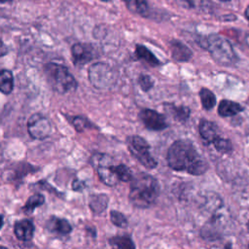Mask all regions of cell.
<instances>
[{
    "mask_svg": "<svg viewBox=\"0 0 249 249\" xmlns=\"http://www.w3.org/2000/svg\"><path fill=\"white\" fill-rule=\"evenodd\" d=\"M167 162L172 169L192 175H201L208 168L207 162L188 140H177L169 147Z\"/></svg>",
    "mask_w": 249,
    "mask_h": 249,
    "instance_id": "1",
    "label": "cell"
},
{
    "mask_svg": "<svg viewBox=\"0 0 249 249\" xmlns=\"http://www.w3.org/2000/svg\"><path fill=\"white\" fill-rule=\"evenodd\" d=\"M159 194L160 185L153 176L140 173L132 178L128 197L135 207H150L157 200Z\"/></svg>",
    "mask_w": 249,
    "mask_h": 249,
    "instance_id": "2",
    "label": "cell"
},
{
    "mask_svg": "<svg viewBox=\"0 0 249 249\" xmlns=\"http://www.w3.org/2000/svg\"><path fill=\"white\" fill-rule=\"evenodd\" d=\"M91 164L96 170L100 180L107 186H116L120 181L132 180L130 169L124 164H114L113 159L104 154H95L91 157Z\"/></svg>",
    "mask_w": 249,
    "mask_h": 249,
    "instance_id": "3",
    "label": "cell"
},
{
    "mask_svg": "<svg viewBox=\"0 0 249 249\" xmlns=\"http://www.w3.org/2000/svg\"><path fill=\"white\" fill-rule=\"evenodd\" d=\"M199 44L207 50L212 57L219 63L231 65L236 62L237 56L231 44L217 34H210L199 39Z\"/></svg>",
    "mask_w": 249,
    "mask_h": 249,
    "instance_id": "4",
    "label": "cell"
},
{
    "mask_svg": "<svg viewBox=\"0 0 249 249\" xmlns=\"http://www.w3.org/2000/svg\"><path fill=\"white\" fill-rule=\"evenodd\" d=\"M45 74L52 89L58 93H67L77 88V81L63 65L48 63L45 66Z\"/></svg>",
    "mask_w": 249,
    "mask_h": 249,
    "instance_id": "5",
    "label": "cell"
},
{
    "mask_svg": "<svg viewBox=\"0 0 249 249\" xmlns=\"http://www.w3.org/2000/svg\"><path fill=\"white\" fill-rule=\"evenodd\" d=\"M89 80L90 84L98 89H107L116 82V74L113 68L103 62H96L89 66Z\"/></svg>",
    "mask_w": 249,
    "mask_h": 249,
    "instance_id": "6",
    "label": "cell"
},
{
    "mask_svg": "<svg viewBox=\"0 0 249 249\" xmlns=\"http://www.w3.org/2000/svg\"><path fill=\"white\" fill-rule=\"evenodd\" d=\"M127 146L131 155L146 168L153 169L157 166V160L150 153V146L147 141L138 136L132 135L127 138Z\"/></svg>",
    "mask_w": 249,
    "mask_h": 249,
    "instance_id": "7",
    "label": "cell"
},
{
    "mask_svg": "<svg viewBox=\"0 0 249 249\" xmlns=\"http://www.w3.org/2000/svg\"><path fill=\"white\" fill-rule=\"evenodd\" d=\"M27 130L33 139L43 140L50 136L52 124L48 118L41 114L32 115L27 121Z\"/></svg>",
    "mask_w": 249,
    "mask_h": 249,
    "instance_id": "8",
    "label": "cell"
},
{
    "mask_svg": "<svg viewBox=\"0 0 249 249\" xmlns=\"http://www.w3.org/2000/svg\"><path fill=\"white\" fill-rule=\"evenodd\" d=\"M73 62L76 65H84L97 56L95 48L90 44L76 43L71 48Z\"/></svg>",
    "mask_w": 249,
    "mask_h": 249,
    "instance_id": "9",
    "label": "cell"
},
{
    "mask_svg": "<svg viewBox=\"0 0 249 249\" xmlns=\"http://www.w3.org/2000/svg\"><path fill=\"white\" fill-rule=\"evenodd\" d=\"M139 117L143 122L144 125L151 130H162L168 125L165 118L161 114L152 109L141 110L139 113Z\"/></svg>",
    "mask_w": 249,
    "mask_h": 249,
    "instance_id": "10",
    "label": "cell"
},
{
    "mask_svg": "<svg viewBox=\"0 0 249 249\" xmlns=\"http://www.w3.org/2000/svg\"><path fill=\"white\" fill-rule=\"evenodd\" d=\"M14 231L18 239L21 241H29L34 234V226L29 220H20L15 224Z\"/></svg>",
    "mask_w": 249,
    "mask_h": 249,
    "instance_id": "11",
    "label": "cell"
},
{
    "mask_svg": "<svg viewBox=\"0 0 249 249\" xmlns=\"http://www.w3.org/2000/svg\"><path fill=\"white\" fill-rule=\"evenodd\" d=\"M170 50L172 57L179 62L188 61L192 57V51L182 42L178 40H173L170 42Z\"/></svg>",
    "mask_w": 249,
    "mask_h": 249,
    "instance_id": "12",
    "label": "cell"
},
{
    "mask_svg": "<svg viewBox=\"0 0 249 249\" xmlns=\"http://www.w3.org/2000/svg\"><path fill=\"white\" fill-rule=\"evenodd\" d=\"M47 226L52 232H55L59 235H66L72 231V228L67 220L57 217H51L47 223Z\"/></svg>",
    "mask_w": 249,
    "mask_h": 249,
    "instance_id": "13",
    "label": "cell"
},
{
    "mask_svg": "<svg viewBox=\"0 0 249 249\" xmlns=\"http://www.w3.org/2000/svg\"><path fill=\"white\" fill-rule=\"evenodd\" d=\"M243 110L242 106L234 101L223 99L218 106V114L221 117H232Z\"/></svg>",
    "mask_w": 249,
    "mask_h": 249,
    "instance_id": "14",
    "label": "cell"
},
{
    "mask_svg": "<svg viewBox=\"0 0 249 249\" xmlns=\"http://www.w3.org/2000/svg\"><path fill=\"white\" fill-rule=\"evenodd\" d=\"M199 133L200 136L207 142H213L218 135V128L216 124L207 120H200L199 122Z\"/></svg>",
    "mask_w": 249,
    "mask_h": 249,
    "instance_id": "15",
    "label": "cell"
},
{
    "mask_svg": "<svg viewBox=\"0 0 249 249\" xmlns=\"http://www.w3.org/2000/svg\"><path fill=\"white\" fill-rule=\"evenodd\" d=\"M127 9L141 17L148 18L150 15V8L147 0H123Z\"/></svg>",
    "mask_w": 249,
    "mask_h": 249,
    "instance_id": "16",
    "label": "cell"
},
{
    "mask_svg": "<svg viewBox=\"0 0 249 249\" xmlns=\"http://www.w3.org/2000/svg\"><path fill=\"white\" fill-rule=\"evenodd\" d=\"M14 89V76L10 70H0V91L5 94L12 92Z\"/></svg>",
    "mask_w": 249,
    "mask_h": 249,
    "instance_id": "17",
    "label": "cell"
},
{
    "mask_svg": "<svg viewBox=\"0 0 249 249\" xmlns=\"http://www.w3.org/2000/svg\"><path fill=\"white\" fill-rule=\"evenodd\" d=\"M135 53H136V55L139 59L145 61L146 63H148L152 66H157V65L160 64L159 59L154 55V53L143 45H137L136 46Z\"/></svg>",
    "mask_w": 249,
    "mask_h": 249,
    "instance_id": "18",
    "label": "cell"
},
{
    "mask_svg": "<svg viewBox=\"0 0 249 249\" xmlns=\"http://www.w3.org/2000/svg\"><path fill=\"white\" fill-rule=\"evenodd\" d=\"M108 204V196L104 194L92 195L89 197V207L94 213H101L106 209Z\"/></svg>",
    "mask_w": 249,
    "mask_h": 249,
    "instance_id": "19",
    "label": "cell"
},
{
    "mask_svg": "<svg viewBox=\"0 0 249 249\" xmlns=\"http://www.w3.org/2000/svg\"><path fill=\"white\" fill-rule=\"evenodd\" d=\"M199 97L201 101V105L204 109L209 110L212 109L216 105V97L215 94L208 89L202 88L199 91Z\"/></svg>",
    "mask_w": 249,
    "mask_h": 249,
    "instance_id": "20",
    "label": "cell"
},
{
    "mask_svg": "<svg viewBox=\"0 0 249 249\" xmlns=\"http://www.w3.org/2000/svg\"><path fill=\"white\" fill-rule=\"evenodd\" d=\"M45 202V196L41 194L32 195L26 201L25 205L23 206V210L25 213H32L35 208L41 206Z\"/></svg>",
    "mask_w": 249,
    "mask_h": 249,
    "instance_id": "21",
    "label": "cell"
},
{
    "mask_svg": "<svg viewBox=\"0 0 249 249\" xmlns=\"http://www.w3.org/2000/svg\"><path fill=\"white\" fill-rule=\"evenodd\" d=\"M109 243L111 246L115 248H122V249H133L135 248L134 243L128 236H115L110 238Z\"/></svg>",
    "mask_w": 249,
    "mask_h": 249,
    "instance_id": "22",
    "label": "cell"
},
{
    "mask_svg": "<svg viewBox=\"0 0 249 249\" xmlns=\"http://www.w3.org/2000/svg\"><path fill=\"white\" fill-rule=\"evenodd\" d=\"M212 143H213L214 147L216 148V150L221 153H228V152L231 151V148H232L231 143L229 139L222 138L220 136H218Z\"/></svg>",
    "mask_w": 249,
    "mask_h": 249,
    "instance_id": "23",
    "label": "cell"
},
{
    "mask_svg": "<svg viewBox=\"0 0 249 249\" xmlns=\"http://www.w3.org/2000/svg\"><path fill=\"white\" fill-rule=\"evenodd\" d=\"M110 217H111V222L115 226L119 228H125L127 226V220L125 219L124 214H122L121 212L117 210H112L110 212Z\"/></svg>",
    "mask_w": 249,
    "mask_h": 249,
    "instance_id": "24",
    "label": "cell"
},
{
    "mask_svg": "<svg viewBox=\"0 0 249 249\" xmlns=\"http://www.w3.org/2000/svg\"><path fill=\"white\" fill-rule=\"evenodd\" d=\"M73 125L77 131H84L86 128L90 127V123L86 118L77 116L73 119Z\"/></svg>",
    "mask_w": 249,
    "mask_h": 249,
    "instance_id": "25",
    "label": "cell"
},
{
    "mask_svg": "<svg viewBox=\"0 0 249 249\" xmlns=\"http://www.w3.org/2000/svg\"><path fill=\"white\" fill-rule=\"evenodd\" d=\"M138 84L140 86V88L142 89V90L144 91H148L149 89H151L153 88L154 82L152 80V78L148 75H140L138 78Z\"/></svg>",
    "mask_w": 249,
    "mask_h": 249,
    "instance_id": "26",
    "label": "cell"
},
{
    "mask_svg": "<svg viewBox=\"0 0 249 249\" xmlns=\"http://www.w3.org/2000/svg\"><path fill=\"white\" fill-rule=\"evenodd\" d=\"M173 111H174V117L181 122L186 121L190 116V110L188 107H184V106L174 107Z\"/></svg>",
    "mask_w": 249,
    "mask_h": 249,
    "instance_id": "27",
    "label": "cell"
},
{
    "mask_svg": "<svg viewBox=\"0 0 249 249\" xmlns=\"http://www.w3.org/2000/svg\"><path fill=\"white\" fill-rule=\"evenodd\" d=\"M177 4L185 9H196L203 4V0H175Z\"/></svg>",
    "mask_w": 249,
    "mask_h": 249,
    "instance_id": "28",
    "label": "cell"
},
{
    "mask_svg": "<svg viewBox=\"0 0 249 249\" xmlns=\"http://www.w3.org/2000/svg\"><path fill=\"white\" fill-rule=\"evenodd\" d=\"M81 186H83V183L82 182H79L78 180H75L74 182H73V190H80L81 188H84V187H81Z\"/></svg>",
    "mask_w": 249,
    "mask_h": 249,
    "instance_id": "29",
    "label": "cell"
},
{
    "mask_svg": "<svg viewBox=\"0 0 249 249\" xmlns=\"http://www.w3.org/2000/svg\"><path fill=\"white\" fill-rule=\"evenodd\" d=\"M5 53H6V48H5V45L0 37V55H3Z\"/></svg>",
    "mask_w": 249,
    "mask_h": 249,
    "instance_id": "30",
    "label": "cell"
},
{
    "mask_svg": "<svg viewBox=\"0 0 249 249\" xmlns=\"http://www.w3.org/2000/svg\"><path fill=\"white\" fill-rule=\"evenodd\" d=\"M244 15H245L246 19L249 21V5H248V6H247V8L245 9V13H244Z\"/></svg>",
    "mask_w": 249,
    "mask_h": 249,
    "instance_id": "31",
    "label": "cell"
},
{
    "mask_svg": "<svg viewBox=\"0 0 249 249\" xmlns=\"http://www.w3.org/2000/svg\"><path fill=\"white\" fill-rule=\"evenodd\" d=\"M2 226H3V216L0 215V229L2 228Z\"/></svg>",
    "mask_w": 249,
    "mask_h": 249,
    "instance_id": "32",
    "label": "cell"
},
{
    "mask_svg": "<svg viewBox=\"0 0 249 249\" xmlns=\"http://www.w3.org/2000/svg\"><path fill=\"white\" fill-rule=\"evenodd\" d=\"M245 41H246V44H247V46L249 47V34L246 36V38H245Z\"/></svg>",
    "mask_w": 249,
    "mask_h": 249,
    "instance_id": "33",
    "label": "cell"
},
{
    "mask_svg": "<svg viewBox=\"0 0 249 249\" xmlns=\"http://www.w3.org/2000/svg\"><path fill=\"white\" fill-rule=\"evenodd\" d=\"M11 1H13V0H0V3H8Z\"/></svg>",
    "mask_w": 249,
    "mask_h": 249,
    "instance_id": "34",
    "label": "cell"
},
{
    "mask_svg": "<svg viewBox=\"0 0 249 249\" xmlns=\"http://www.w3.org/2000/svg\"><path fill=\"white\" fill-rule=\"evenodd\" d=\"M220 1H222V2H228V1H230V0H220Z\"/></svg>",
    "mask_w": 249,
    "mask_h": 249,
    "instance_id": "35",
    "label": "cell"
},
{
    "mask_svg": "<svg viewBox=\"0 0 249 249\" xmlns=\"http://www.w3.org/2000/svg\"><path fill=\"white\" fill-rule=\"evenodd\" d=\"M101 1H109V0H101Z\"/></svg>",
    "mask_w": 249,
    "mask_h": 249,
    "instance_id": "36",
    "label": "cell"
},
{
    "mask_svg": "<svg viewBox=\"0 0 249 249\" xmlns=\"http://www.w3.org/2000/svg\"><path fill=\"white\" fill-rule=\"evenodd\" d=\"M248 229H249V223H248Z\"/></svg>",
    "mask_w": 249,
    "mask_h": 249,
    "instance_id": "37",
    "label": "cell"
},
{
    "mask_svg": "<svg viewBox=\"0 0 249 249\" xmlns=\"http://www.w3.org/2000/svg\"><path fill=\"white\" fill-rule=\"evenodd\" d=\"M248 246H249V245H248Z\"/></svg>",
    "mask_w": 249,
    "mask_h": 249,
    "instance_id": "38",
    "label": "cell"
}]
</instances>
